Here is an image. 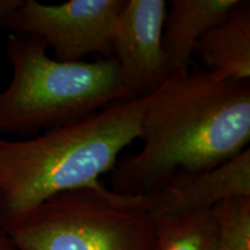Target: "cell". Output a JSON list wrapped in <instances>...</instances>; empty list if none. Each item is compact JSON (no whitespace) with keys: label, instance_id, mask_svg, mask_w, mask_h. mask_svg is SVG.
<instances>
[{"label":"cell","instance_id":"obj_10","mask_svg":"<svg viewBox=\"0 0 250 250\" xmlns=\"http://www.w3.org/2000/svg\"><path fill=\"white\" fill-rule=\"evenodd\" d=\"M217 236L213 208L155 218L156 250H214Z\"/></svg>","mask_w":250,"mask_h":250},{"label":"cell","instance_id":"obj_4","mask_svg":"<svg viewBox=\"0 0 250 250\" xmlns=\"http://www.w3.org/2000/svg\"><path fill=\"white\" fill-rule=\"evenodd\" d=\"M153 196L99 181L43 203L4 232L18 250H156Z\"/></svg>","mask_w":250,"mask_h":250},{"label":"cell","instance_id":"obj_13","mask_svg":"<svg viewBox=\"0 0 250 250\" xmlns=\"http://www.w3.org/2000/svg\"><path fill=\"white\" fill-rule=\"evenodd\" d=\"M0 250H18L7 234L0 230Z\"/></svg>","mask_w":250,"mask_h":250},{"label":"cell","instance_id":"obj_6","mask_svg":"<svg viewBox=\"0 0 250 250\" xmlns=\"http://www.w3.org/2000/svg\"><path fill=\"white\" fill-rule=\"evenodd\" d=\"M167 12L165 0H126L118 17L112 56L132 99L151 95L170 73L162 44Z\"/></svg>","mask_w":250,"mask_h":250},{"label":"cell","instance_id":"obj_2","mask_svg":"<svg viewBox=\"0 0 250 250\" xmlns=\"http://www.w3.org/2000/svg\"><path fill=\"white\" fill-rule=\"evenodd\" d=\"M147 99H129L23 140H0V230L61 193L98 183L142 136Z\"/></svg>","mask_w":250,"mask_h":250},{"label":"cell","instance_id":"obj_8","mask_svg":"<svg viewBox=\"0 0 250 250\" xmlns=\"http://www.w3.org/2000/svg\"><path fill=\"white\" fill-rule=\"evenodd\" d=\"M239 0H173L164 29V51L170 72L190 71L203 36L221 23Z\"/></svg>","mask_w":250,"mask_h":250},{"label":"cell","instance_id":"obj_3","mask_svg":"<svg viewBox=\"0 0 250 250\" xmlns=\"http://www.w3.org/2000/svg\"><path fill=\"white\" fill-rule=\"evenodd\" d=\"M6 54L13 73L0 92V133L28 139L132 99L114 56L61 62L42 40L19 34L9 35Z\"/></svg>","mask_w":250,"mask_h":250},{"label":"cell","instance_id":"obj_5","mask_svg":"<svg viewBox=\"0 0 250 250\" xmlns=\"http://www.w3.org/2000/svg\"><path fill=\"white\" fill-rule=\"evenodd\" d=\"M126 0H71L58 5L22 0L0 27L42 40L55 59L80 62L90 55L112 57L116 23Z\"/></svg>","mask_w":250,"mask_h":250},{"label":"cell","instance_id":"obj_12","mask_svg":"<svg viewBox=\"0 0 250 250\" xmlns=\"http://www.w3.org/2000/svg\"><path fill=\"white\" fill-rule=\"evenodd\" d=\"M21 4H22V0H0V24Z\"/></svg>","mask_w":250,"mask_h":250},{"label":"cell","instance_id":"obj_14","mask_svg":"<svg viewBox=\"0 0 250 250\" xmlns=\"http://www.w3.org/2000/svg\"><path fill=\"white\" fill-rule=\"evenodd\" d=\"M0 140H1V137H0Z\"/></svg>","mask_w":250,"mask_h":250},{"label":"cell","instance_id":"obj_1","mask_svg":"<svg viewBox=\"0 0 250 250\" xmlns=\"http://www.w3.org/2000/svg\"><path fill=\"white\" fill-rule=\"evenodd\" d=\"M138 154L112 169L114 191L155 195L177 175L213 169L248 148L250 80L170 72L146 96Z\"/></svg>","mask_w":250,"mask_h":250},{"label":"cell","instance_id":"obj_11","mask_svg":"<svg viewBox=\"0 0 250 250\" xmlns=\"http://www.w3.org/2000/svg\"><path fill=\"white\" fill-rule=\"evenodd\" d=\"M213 211L218 224L214 250H250V197L223 202Z\"/></svg>","mask_w":250,"mask_h":250},{"label":"cell","instance_id":"obj_9","mask_svg":"<svg viewBox=\"0 0 250 250\" xmlns=\"http://www.w3.org/2000/svg\"><path fill=\"white\" fill-rule=\"evenodd\" d=\"M195 52L215 81L250 80V2L239 0L223 22L202 37Z\"/></svg>","mask_w":250,"mask_h":250},{"label":"cell","instance_id":"obj_7","mask_svg":"<svg viewBox=\"0 0 250 250\" xmlns=\"http://www.w3.org/2000/svg\"><path fill=\"white\" fill-rule=\"evenodd\" d=\"M250 197V149L197 174H182L153 195V215L212 210L220 203Z\"/></svg>","mask_w":250,"mask_h":250}]
</instances>
